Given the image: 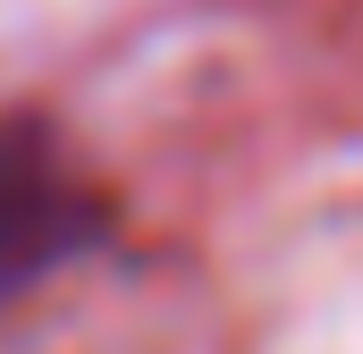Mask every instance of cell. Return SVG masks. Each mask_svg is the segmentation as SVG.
<instances>
[{"mask_svg": "<svg viewBox=\"0 0 363 354\" xmlns=\"http://www.w3.org/2000/svg\"><path fill=\"white\" fill-rule=\"evenodd\" d=\"M118 245V194L51 110H0V312Z\"/></svg>", "mask_w": 363, "mask_h": 354, "instance_id": "1", "label": "cell"}]
</instances>
